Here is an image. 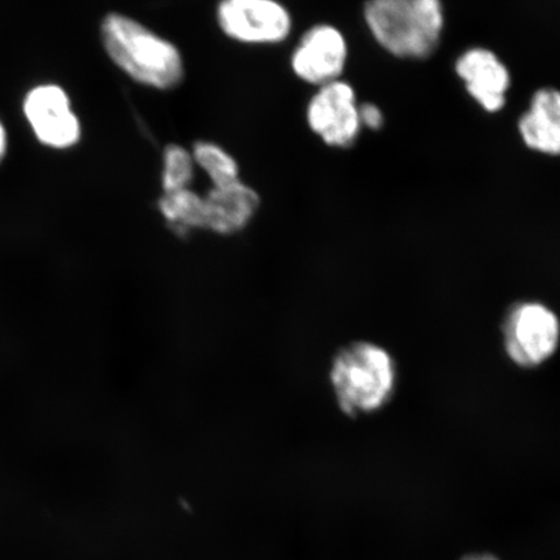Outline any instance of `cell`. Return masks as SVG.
<instances>
[{
	"mask_svg": "<svg viewBox=\"0 0 560 560\" xmlns=\"http://www.w3.org/2000/svg\"><path fill=\"white\" fill-rule=\"evenodd\" d=\"M517 128L523 142L532 151L560 156V90H538Z\"/></svg>",
	"mask_w": 560,
	"mask_h": 560,
	"instance_id": "8fae6325",
	"label": "cell"
},
{
	"mask_svg": "<svg viewBox=\"0 0 560 560\" xmlns=\"http://www.w3.org/2000/svg\"><path fill=\"white\" fill-rule=\"evenodd\" d=\"M306 121L327 145L352 147L362 129L354 89L341 80L320 86L307 104Z\"/></svg>",
	"mask_w": 560,
	"mask_h": 560,
	"instance_id": "8992f818",
	"label": "cell"
},
{
	"mask_svg": "<svg viewBox=\"0 0 560 560\" xmlns=\"http://www.w3.org/2000/svg\"><path fill=\"white\" fill-rule=\"evenodd\" d=\"M206 230L229 236L249 226L260 209V195L244 182L212 187L205 195Z\"/></svg>",
	"mask_w": 560,
	"mask_h": 560,
	"instance_id": "30bf717a",
	"label": "cell"
},
{
	"mask_svg": "<svg viewBox=\"0 0 560 560\" xmlns=\"http://www.w3.org/2000/svg\"><path fill=\"white\" fill-rule=\"evenodd\" d=\"M217 23L229 38L247 45H277L290 37L292 16L278 0H221Z\"/></svg>",
	"mask_w": 560,
	"mask_h": 560,
	"instance_id": "5b68a950",
	"label": "cell"
},
{
	"mask_svg": "<svg viewBox=\"0 0 560 560\" xmlns=\"http://www.w3.org/2000/svg\"><path fill=\"white\" fill-rule=\"evenodd\" d=\"M7 147V139H5V131L3 128V125L0 124V161H2L5 152Z\"/></svg>",
	"mask_w": 560,
	"mask_h": 560,
	"instance_id": "e0dca14e",
	"label": "cell"
},
{
	"mask_svg": "<svg viewBox=\"0 0 560 560\" xmlns=\"http://www.w3.org/2000/svg\"><path fill=\"white\" fill-rule=\"evenodd\" d=\"M360 120L362 128L370 130H380L384 125V116L377 105L373 103H365L360 105Z\"/></svg>",
	"mask_w": 560,
	"mask_h": 560,
	"instance_id": "9a60e30c",
	"label": "cell"
},
{
	"mask_svg": "<svg viewBox=\"0 0 560 560\" xmlns=\"http://www.w3.org/2000/svg\"><path fill=\"white\" fill-rule=\"evenodd\" d=\"M455 72L482 109L495 114L505 107L510 72L494 52L482 47L470 48L455 61Z\"/></svg>",
	"mask_w": 560,
	"mask_h": 560,
	"instance_id": "9c48e42d",
	"label": "cell"
},
{
	"mask_svg": "<svg viewBox=\"0 0 560 560\" xmlns=\"http://www.w3.org/2000/svg\"><path fill=\"white\" fill-rule=\"evenodd\" d=\"M330 383L335 400L346 416H368L394 397L395 362L387 350L373 342H350L332 359Z\"/></svg>",
	"mask_w": 560,
	"mask_h": 560,
	"instance_id": "3957f363",
	"label": "cell"
},
{
	"mask_svg": "<svg viewBox=\"0 0 560 560\" xmlns=\"http://www.w3.org/2000/svg\"><path fill=\"white\" fill-rule=\"evenodd\" d=\"M195 161L192 153L179 144H170L163 153L161 186L164 192L184 190L191 187Z\"/></svg>",
	"mask_w": 560,
	"mask_h": 560,
	"instance_id": "5bb4252c",
	"label": "cell"
},
{
	"mask_svg": "<svg viewBox=\"0 0 560 560\" xmlns=\"http://www.w3.org/2000/svg\"><path fill=\"white\" fill-rule=\"evenodd\" d=\"M347 58L345 35L332 25L320 24L301 37L292 54L291 68L301 81L320 88L340 80Z\"/></svg>",
	"mask_w": 560,
	"mask_h": 560,
	"instance_id": "52a82bcc",
	"label": "cell"
},
{
	"mask_svg": "<svg viewBox=\"0 0 560 560\" xmlns=\"http://www.w3.org/2000/svg\"><path fill=\"white\" fill-rule=\"evenodd\" d=\"M459 560H502L490 552H472V555L465 556Z\"/></svg>",
	"mask_w": 560,
	"mask_h": 560,
	"instance_id": "2e32d148",
	"label": "cell"
},
{
	"mask_svg": "<svg viewBox=\"0 0 560 560\" xmlns=\"http://www.w3.org/2000/svg\"><path fill=\"white\" fill-rule=\"evenodd\" d=\"M191 153L195 164L206 172L212 182V187L234 184L241 179L240 164L221 145L208 142V140H200L195 143Z\"/></svg>",
	"mask_w": 560,
	"mask_h": 560,
	"instance_id": "4fadbf2b",
	"label": "cell"
},
{
	"mask_svg": "<svg viewBox=\"0 0 560 560\" xmlns=\"http://www.w3.org/2000/svg\"><path fill=\"white\" fill-rule=\"evenodd\" d=\"M158 208L167 228L177 235L185 236L194 231L206 230L205 195L194 191L191 187L163 192Z\"/></svg>",
	"mask_w": 560,
	"mask_h": 560,
	"instance_id": "7c38bea8",
	"label": "cell"
},
{
	"mask_svg": "<svg viewBox=\"0 0 560 560\" xmlns=\"http://www.w3.org/2000/svg\"><path fill=\"white\" fill-rule=\"evenodd\" d=\"M502 336L510 360L520 368L535 369L556 353L560 324L549 307L524 301L508 311L502 322Z\"/></svg>",
	"mask_w": 560,
	"mask_h": 560,
	"instance_id": "277c9868",
	"label": "cell"
},
{
	"mask_svg": "<svg viewBox=\"0 0 560 560\" xmlns=\"http://www.w3.org/2000/svg\"><path fill=\"white\" fill-rule=\"evenodd\" d=\"M102 38L110 60L140 85L165 91L184 81L178 47L139 21L109 13L102 24Z\"/></svg>",
	"mask_w": 560,
	"mask_h": 560,
	"instance_id": "6da1fadb",
	"label": "cell"
},
{
	"mask_svg": "<svg viewBox=\"0 0 560 560\" xmlns=\"http://www.w3.org/2000/svg\"><path fill=\"white\" fill-rule=\"evenodd\" d=\"M24 110L42 143L55 149H67L79 142L80 121L70 108L69 97L61 88H35L26 96Z\"/></svg>",
	"mask_w": 560,
	"mask_h": 560,
	"instance_id": "ba28073f",
	"label": "cell"
},
{
	"mask_svg": "<svg viewBox=\"0 0 560 560\" xmlns=\"http://www.w3.org/2000/svg\"><path fill=\"white\" fill-rule=\"evenodd\" d=\"M363 16L377 44L401 59L429 58L445 26L441 0H368Z\"/></svg>",
	"mask_w": 560,
	"mask_h": 560,
	"instance_id": "7a4b0ae2",
	"label": "cell"
}]
</instances>
